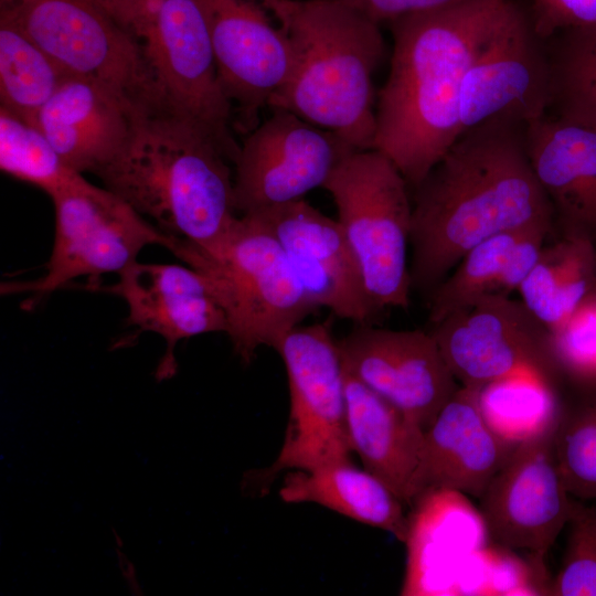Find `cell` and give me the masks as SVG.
<instances>
[{"mask_svg":"<svg viewBox=\"0 0 596 596\" xmlns=\"http://www.w3.org/2000/svg\"><path fill=\"white\" fill-rule=\"evenodd\" d=\"M547 592L555 596H596V512L582 508L571 521L563 564Z\"/></svg>","mask_w":596,"mask_h":596,"instance_id":"obj_31","label":"cell"},{"mask_svg":"<svg viewBox=\"0 0 596 596\" xmlns=\"http://www.w3.org/2000/svg\"><path fill=\"white\" fill-rule=\"evenodd\" d=\"M138 40L166 110L204 128L234 163L240 145L230 129L233 107L220 82L198 0H151Z\"/></svg>","mask_w":596,"mask_h":596,"instance_id":"obj_10","label":"cell"},{"mask_svg":"<svg viewBox=\"0 0 596 596\" xmlns=\"http://www.w3.org/2000/svg\"><path fill=\"white\" fill-rule=\"evenodd\" d=\"M0 169L49 195L81 173L60 157L33 123L0 107Z\"/></svg>","mask_w":596,"mask_h":596,"instance_id":"obj_29","label":"cell"},{"mask_svg":"<svg viewBox=\"0 0 596 596\" xmlns=\"http://www.w3.org/2000/svg\"><path fill=\"white\" fill-rule=\"evenodd\" d=\"M111 285L94 290L120 297L128 307V324L136 333L153 332L167 343L155 372L157 381L177 372L175 345L180 340L227 332V319L209 280L199 270L182 265L136 262Z\"/></svg>","mask_w":596,"mask_h":596,"instance_id":"obj_18","label":"cell"},{"mask_svg":"<svg viewBox=\"0 0 596 596\" xmlns=\"http://www.w3.org/2000/svg\"><path fill=\"white\" fill-rule=\"evenodd\" d=\"M50 198L54 205L55 233L45 273L35 280L1 286L2 294H29L23 308L35 307L81 277H86V288L94 290L104 275H119L136 263L145 247L159 245L174 254L181 243L118 195L91 183L83 174Z\"/></svg>","mask_w":596,"mask_h":596,"instance_id":"obj_7","label":"cell"},{"mask_svg":"<svg viewBox=\"0 0 596 596\" xmlns=\"http://www.w3.org/2000/svg\"><path fill=\"white\" fill-rule=\"evenodd\" d=\"M560 418L520 440L479 499L485 530L502 547L543 556L582 509L555 456Z\"/></svg>","mask_w":596,"mask_h":596,"instance_id":"obj_11","label":"cell"},{"mask_svg":"<svg viewBox=\"0 0 596 596\" xmlns=\"http://www.w3.org/2000/svg\"><path fill=\"white\" fill-rule=\"evenodd\" d=\"M228 158L194 121L145 111L118 155L96 175L166 234L211 249L240 216Z\"/></svg>","mask_w":596,"mask_h":596,"instance_id":"obj_3","label":"cell"},{"mask_svg":"<svg viewBox=\"0 0 596 596\" xmlns=\"http://www.w3.org/2000/svg\"><path fill=\"white\" fill-rule=\"evenodd\" d=\"M323 188L334 201L373 308H407L412 201L403 174L379 150H355Z\"/></svg>","mask_w":596,"mask_h":596,"instance_id":"obj_6","label":"cell"},{"mask_svg":"<svg viewBox=\"0 0 596 596\" xmlns=\"http://www.w3.org/2000/svg\"><path fill=\"white\" fill-rule=\"evenodd\" d=\"M430 332L457 382L480 389L519 373L543 376L550 332L510 296H489L433 323Z\"/></svg>","mask_w":596,"mask_h":596,"instance_id":"obj_13","label":"cell"},{"mask_svg":"<svg viewBox=\"0 0 596 596\" xmlns=\"http://www.w3.org/2000/svg\"><path fill=\"white\" fill-rule=\"evenodd\" d=\"M345 3L377 24L441 8L460 0H336Z\"/></svg>","mask_w":596,"mask_h":596,"instance_id":"obj_34","label":"cell"},{"mask_svg":"<svg viewBox=\"0 0 596 596\" xmlns=\"http://www.w3.org/2000/svg\"><path fill=\"white\" fill-rule=\"evenodd\" d=\"M513 0H460L390 23L373 149L415 189L460 135V96L477 53Z\"/></svg>","mask_w":596,"mask_h":596,"instance_id":"obj_2","label":"cell"},{"mask_svg":"<svg viewBox=\"0 0 596 596\" xmlns=\"http://www.w3.org/2000/svg\"><path fill=\"white\" fill-rule=\"evenodd\" d=\"M247 215L276 238L316 307L358 324H366L377 313L338 220L322 214L304 199Z\"/></svg>","mask_w":596,"mask_h":596,"instance_id":"obj_17","label":"cell"},{"mask_svg":"<svg viewBox=\"0 0 596 596\" xmlns=\"http://www.w3.org/2000/svg\"><path fill=\"white\" fill-rule=\"evenodd\" d=\"M550 106L545 42L535 32L530 12L513 0L465 76L460 135L499 118L526 125L549 114Z\"/></svg>","mask_w":596,"mask_h":596,"instance_id":"obj_14","label":"cell"},{"mask_svg":"<svg viewBox=\"0 0 596 596\" xmlns=\"http://www.w3.org/2000/svg\"><path fill=\"white\" fill-rule=\"evenodd\" d=\"M524 129L499 118L464 131L414 189L412 289L430 294L491 236L552 226L554 210L534 174Z\"/></svg>","mask_w":596,"mask_h":596,"instance_id":"obj_1","label":"cell"},{"mask_svg":"<svg viewBox=\"0 0 596 596\" xmlns=\"http://www.w3.org/2000/svg\"><path fill=\"white\" fill-rule=\"evenodd\" d=\"M553 356L573 374L596 380V292L550 332Z\"/></svg>","mask_w":596,"mask_h":596,"instance_id":"obj_32","label":"cell"},{"mask_svg":"<svg viewBox=\"0 0 596 596\" xmlns=\"http://www.w3.org/2000/svg\"><path fill=\"white\" fill-rule=\"evenodd\" d=\"M0 21L70 75L103 82L148 111L166 109L140 41L97 0H0Z\"/></svg>","mask_w":596,"mask_h":596,"instance_id":"obj_8","label":"cell"},{"mask_svg":"<svg viewBox=\"0 0 596 596\" xmlns=\"http://www.w3.org/2000/svg\"><path fill=\"white\" fill-rule=\"evenodd\" d=\"M174 255L209 280L227 319L226 334L244 363L260 347L275 349L318 309L276 238L252 215H240L215 247L200 249L181 240Z\"/></svg>","mask_w":596,"mask_h":596,"instance_id":"obj_5","label":"cell"},{"mask_svg":"<svg viewBox=\"0 0 596 596\" xmlns=\"http://www.w3.org/2000/svg\"><path fill=\"white\" fill-rule=\"evenodd\" d=\"M279 496L287 503L311 502L358 522L379 528L405 542L409 520L404 503L379 478L351 460L311 470H292Z\"/></svg>","mask_w":596,"mask_h":596,"instance_id":"obj_24","label":"cell"},{"mask_svg":"<svg viewBox=\"0 0 596 596\" xmlns=\"http://www.w3.org/2000/svg\"><path fill=\"white\" fill-rule=\"evenodd\" d=\"M275 350L286 368L290 411L270 472L311 470L351 460L344 369L329 322L292 328Z\"/></svg>","mask_w":596,"mask_h":596,"instance_id":"obj_9","label":"cell"},{"mask_svg":"<svg viewBox=\"0 0 596 596\" xmlns=\"http://www.w3.org/2000/svg\"><path fill=\"white\" fill-rule=\"evenodd\" d=\"M338 345L343 369L424 432L460 387L430 332L366 323Z\"/></svg>","mask_w":596,"mask_h":596,"instance_id":"obj_15","label":"cell"},{"mask_svg":"<svg viewBox=\"0 0 596 596\" xmlns=\"http://www.w3.org/2000/svg\"><path fill=\"white\" fill-rule=\"evenodd\" d=\"M554 447L571 497L596 500V402L561 415Z\"/></svg>","mask_w":596,"mask_h":596,"instance_id":"obj_30","label":"cell"},{"mask_svg":"<svg viewBox=\"0 0 596 596\" xmlns=\"http://www.w3.org/2000/svg\"><path fill=\"white\" fill-rule=\"evenodd\" d=\"M97 1L124 29L139 39L149 17L151 0Z\"/></svg>","mask_w":596,"mask_h":596,"instance_id":"obj_35","label":"cell"},{"mask_svg":"<svg viewBox=\"0 0 596 596\" xmlns=\"http://www.w3.org/2000/svg\"><path fill=\"white\" fill-rule=\"evenodd\" d=\"M488 424L505 439L518 444L561 413L543 376L519 373L478 391Z\"/></svg>","mask_w":596,"mask_h":596,"instance_id":"obj_28","label":"cell"},{"mask_svg":"<svg viewBox=\"0 0 596 596\" xmlns=\"http://www.w3.org/2000/svg\"><path fill=\"white\" fill-rule=\"evenodd\" d=\"M550 225L508 231L469 249L429 294V321L489 296L518 291L545 246Z\"/></svg>","mask_w":596,"mask_h":596,"instance_id":"obj_23","label":"cell"},{"mask_svg":"<svg viewBox=\"0 0 596 596\" xmlns=\"http://www.w3.org/2000/svg\"><path fill=\"white\" fill-rule=\"evenodd\" d=\"M571 235L544 246L518 292L549 332L562 324L594 290L596 253L588 236Z\"/></svg>","mask_w":596,"mask_h":596,"instance_id":"obj_25","label":"cell"},{"mask_svg":"<svg viewBox=\"0 0 596 596\" xmlns=\"http://www.w3.org/2000/svg\"><path fill=\"white\" fill-rule=\"evenodd\" d=\"M270 110L248 131L233 163L238 215L304 199L323 188L340 162L356 150L290 110Z\"/></svg>","mask_w":596,"mask_h":596,"instance_id":"obj_12","label":"cell"},{"mask_svg":"<svg viewBox=\"0 0 596 596\" xmlns=\"http://www.w3.org/2000/svg\"><path fill=\"white\" fill-rule=\"evenodd\" d=\"M526 151L553 210L571 232L596 230V129L554 115L525 125Z\"/></svg>","mask_w":596,"mask_h":596,"instance_id":"obj_22","label":"cell"},{"mask_svg":"<svg viewBox=\"0 0 596 596\" xmlns=\"http://www.w3.org/2000/svg\"><path fill=\"white\" fill-rule=\"evenodd\" d=\"M348 437L364 469L407 505L421 496L424 430L344 370Z\"/></svg>","mask_w":596,"mask_h":596,"instance_id":"obj_21","label":"cell"},{"mask_svg":"<svg viewBox=\"0 0 596 596\" xmlns=\"http://www.w3.org/2000/svg\"><path fill=\"white\" fill-rule=\"evenodd\" d=\"M145 111L103 82L70 75L35 125L72 170L96 174L124 148Z\"/></svg>","mask_w":596,"mask_h":596,"instance_id":"obj_19","label":"cell"},{"mask_svg":"<svg viewBox=\"0 0 596 596\" xmlns=\"http://www.w3.org/2000/svg\"><path fill=\"white\" fill-rule=\"evenodd\" d=\"M544 42L552 115L596 129V26L561 31Z\"/></svg>","mask_w":596,"mask_h":596,"instance_id":"obj_27","label":"cell"},{"mask_svg":"<svg viewBox=\"0 0 596 596\" xmlns=\"http://www.w3.org/2000/svg\"><path fill=\"white\" fill-rule=\"evenodd\" d=\"M209 29L221 85L251 131L285 85L291 67L288 40L262 0H198Z\"/></svg>","mask_w":596,"mask_h":596,"instance_id":"obj_16","label":"cell"},{"mask_svg":"<svg viewBox=\"0 0 596 596\" xmlns=\"http://www.w3.org/2000/svg\"><path fill=\"white\" fill-rule=\"evenodd\" d=\"M517 445L488 424L478 391L460 386L424 432L419 498L450 490L480 499Z\"/></svg>","mask_w":596,"mask_h":596,"instance_id":"obj_20","label":"cell"},{"mask_svg":"<svg viewBox=\"0 0 596 596\" xmlns=\"http://www.w3.org/2000/svg\"><path fill=\"white\" fill-rule=\"evenodd\" d=\"M67 76L29 36L0 21V107L35 124Z\"/></svg>","mask_w":596,"mask_h":596,"instance_id":"obj_26","label":"cell"},{"mask_svg":"<svg viewBox=\"0 0 596 596\" xmlns=\"http://www.w3.org/2000/svg\"><path fill=\"white\" fill-rule=\"evenodd\" d=\"M285 33L289 76L269 108L329 130L356 150L373 149V76L385 45L380 24L336 0H262Z\"/></svg>","mask_w":596,"mask_h":596,"instance_id":"obj_4","label":"cell"},{"mask_svg":"<svg viewBox=\"0 0 596 596\" xmlns=\"http://www.w3.org/2000/svg\"><path fill=\"white\" fill-rule=\"evenodd\" d=\"M529 12L544 41L561 31L596 26V0H531Z\"/></svg>","mask_w":596,"mask_h":596,"instance_id":"obj_33","label":"cell"}]
</instances>
